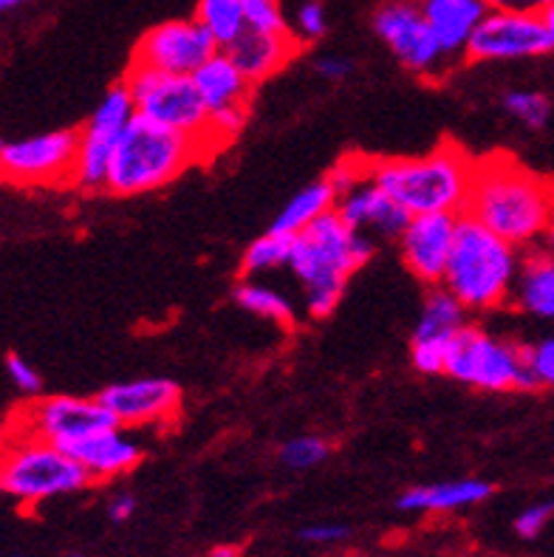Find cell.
Segmentation results:
<instances>
[{"label":"cell","mask_w":554,"mask_h":557,"mask_svg":"<svg viewBox=\"0 0 554 557\" xmlns=\"http://www.w3.org/2000/svg\"><path fill=\"white\" fill-rule=\"evenodd\" d=\"M464 215L476 219L518 249H534L554 219V184L495 153L476 162V178Z\"/></svg>","instance_id":"obj_1"},{"label":"cell","mask_w":554,"mask_h":557,"mask_svg":"<svg viewBox=\"0 0 554 557\" xmlns=\"http://www.w3.org/2000/svg\"><path fill=\"white\" fill-rule=\"evenodd\" d=\"M373 255V238L357 233L329 212L320 221L292 238L288 269L303 286V306L315 320H325L343 304L345 286L354 272L366 267Z\"/></svg>","instance_id":"obj_2"},{"label":"cell","mask_w":554,"mask_h":557,"mask_svg":"<svg viewBox=\"0 0 554 557\" xmlns=\"http://www.w3.org/2000/svg\"><path fill=\"white\" fill-rule=\"evenodd\" d=\"M368 178L410 215H430V212L461 215L467 210V198L476 178V159L447 141L424 156L371 159Z\"/></svg>","instance_id":"obj_3"},{"label":"cell","mask_w":554,"mask_h":557,"mask_svg":"<svg viewBox=\"0 0 554 557\" xmlns=\"http://www.w3.org/2000/svg\"><path fill=\"white\" fill-rule=\"evenodd\" d=\"M520 267L524 255L518 247L461 212L442 286L470 314H484L513 304Z\"/></svg>","instance_id":"obj_4"},{"label":"cell","mask_w":554,"mask_h":557,"mask_svg":"<svg viewBox=\"0 0 554 557\" xmlns=\"http://www.w3.org/2000/svg\"><path fill=\"white\" fill-rule=\"evenodd\" d=\"M198 162H210L201 141L136 113L113 156L106 193L131 198L162 190Z\"/></svg>","instance_id":"obj_5"},{"label":"cell","mask_w":554,"mask_h":557,"mask_svg":"<svg viewBox=\"0 0 554 557\" xmlns=\"http://www.w3.org/2000/svg\"><path fill=\"white\" fill-rule=\"evenodd\" d=\"M94 484L63 447L28 436H9L0 459V490L21 509L71 495Z\"/></svg>","instance_id":"obj_6"},{"label":"cell","mask_w":554,"mask_h":557,"mask_svg":"<svg viewBox=\"0 0 554 557\" xmlns=\"http://www.w3.org/2000/svg\"><path fill=\"white\" fill-rule=\"evenodd\" d=\"M444 376L476 391H490V394L538 388L529 371L527 346L487 332L484 325L478 323L464 325L456 339L450 343Z\"/></svg>","instance_id":"obj_7"},{"label":"cell","mask_w":554,"mask_h":557,"mask_svg":"<svg viewBox=\"0 0 554 557\" xmlns=\"http://www.w3.org/2000/svg\"><path fill=\"white\" fill-rule=\"evenodd\" d=\"M111 410L102 405V399H88V396H37L26 399V405L14 410L7 422L9 436H28L49 442V445L63 447L65 453L83 438L94 436L99 431L113 428Z\"/></svg>","instance_id":"obj_8"},{"label":"cell","mask_w":554,"mask_h":557,"mask_svg":"<svg viewBox=\"0 0 554 557\" xmlns=\"http://www.w3.org/2000/svg\"><path fill=\"white\" fill-rule=\"evenodd\" d=\"M125 85L131 88L134 106L139 116L193 136L204 145L207 125H210V108L196 88V79L184 74H164V71L127 65Z\"/></svg>","instance_id":"obj_9"},{"label":"cell","mask_w":554,"mask_h":557,"mask_svg":"<svg viewBox=\"0 0 554 557\" xmlns=\"http://www.w3.org/2000/svg\"><path fill=\"white\" fill-rule=\"evenodd\" d=\"M79 131H46V134L7 139L0 145V176L12 187H71L77 168Z\"/></svg>","instance_id":"obj_10"},{"label":"cell","mask_w":554,"mask_h":557,"mask_svg":"<svg viewBox=\"0 0 554 557\" xmlns=\"http://www.w3.org/2000/svg\"><path fill=\"white\" fill-rule=\"evenodd\" d=\"M134 120V97H131V88L122 79V83L108 88L106 97L99 99V106L88 116V122L79 127L77 168H74V182H71L74 190L106 193L113 156L120 148L122 134Z\"/></svg>","instance_id":"obj_11"},{"label":"cell","mask_w":554,"mask_h":557,"mask_svg":"<svg viewBox=\"0 0 554 557\" xmlns=\"http://www.w3.org/2000/svg\"><path fill=\"white\" fill-rule=\"evenodd\" d=\"M373 32L399 60L402 69L416 77H439L450 63L419 0H385L373 12Z\"/></svg>","instance_id":"obj_12"},{"label":"cell","mask_w":554,"mask_h":557,"mask_svg":"<svg viewBox=\"0 0 554 557\" xmlns=\"http://www.w3.org/2000/svg\"><path fill=\"white\" fill-rule=\"evenodd\" d=\"M218 51H221L218 42L207 35V28L196 17L164 21L139 37L131 54V65L193 77Z\"/></svg>","instance_id":"obj_13"},{"label":"cell","mask_w":554,"mask_h":557,"mask_svg":"<svg viewBox=\"0 0 554 557\" xmlns=\"http://www.w3.org/2000/svg\"><path fill=\"white\" fill-rule=\"evenodd\" d=\"M99 399L111 410L113 422L127 431L168 428L182 413V388L164 376L113 382L99 391Z\"/></svg>","instance_id":"obj_14"},{"label":"cell","mask_w":554,"mask_h":557,"mask_svg":"<svg viewBox=\"0 0 554 557\" xmlns=\"http://www.w3.org/2000/svg\"><path fill=\"white\" fill-rule=\"evenodd\" d=\"M554 51L541 14L490 12L476 28L467 57L470 63H506V60H529Z\"/></svg>","instance_id":"obj_15"},{"label":"cell","mask_w":554,"mask_h":557,"mask_svg":"<svg viewBox=\"0 0 554 557\" xmlns=\"http://www.w3.org/2000/svg\"><path fill=\"white\" fill-rule=\"evenodd\" d=\"M467 323H470V311L458 304V297L450 295L444 286H433L424 297L410 337V362L416 371L424 376L444 374L450 343Z\"/></svg>","instance_id":"obj_16"},{"label":"cell","mask_w":554,"mask_h":557,"mask_svg":"<svg viewBox=\"0 0 554 557\" xmlns=\"http://www.w3.org/2000/svg\"><path fill=\"white\" fill-rule=\"evenodd\" d=\"M458 215L453 212H430L414 215L399 235V252L407 272L424 286H442L447 272L453 244H456Z\"/></svg>","instance_id":"obj_17"},{"label":"cell","mask_w":554,"mask_h":557,"mask_svg":"<svg viewBox=\"0 0 554 557\" xmlns=\"http://www.w3.org/2000/svg\"><path fill=\"white\" fill-rule=\"evenodd\" d=\"M340 219L345 224L357 230V233L368 235V238H396L405 233L407 221L414 219L405 207H399L387 196L379 184L371 178L357 184L354 190L343 193L337 201Z\"/></svg>","instance_id":"obj_18"},{"label":"cell","mask_w":554,"mask_h":557,"mask_svg":"<svg viewBox=\"0 0 554 557\" xmlns=\"http://www.w3.org/2000/svg\"><path fill=\"white\" fill-rule=\"evenodd\" d=\"M74 461H79L91 481H111L131 473L141 461V447L127 428L113 424L108 431H99L94 436L83 438L79 445L69 450Z\"/></svg>","instance_id":"obj_19"},{"label":"cell","mask_w":554,"mask_h":557,"mask_svg":"<svg viewBox=\"0 0 554 557\" xmlns=\"http://www.w3.org/2000/svg\"><path fill=\"white\" fill-rule=\"evenodd\" d=\"M300 46L303 42L292 32H258V28H246L244 35L224 51L244 71V77L253 85H258L267 83L278 71L286 69L297 57Z\"/></svg>","instance_id":"obj_20"},{"label":"cell","mask_w":554,"mask_h":557,"mask_svg":"<svg viewBox=\"0 0 554 557\" xmlns=\"http://www.w3.org/2000/svg\"><path fill=\"white\" fill-rule=\"evenodd\" d=\"M419 3L433 35L442 42L444 54L450 60L467 57V46L476 28L490 14L484 0H419Z\"/></svg>","instance_id":"obj_21"},{"label":"cell","mask_w":554,"mask_h":557,"mask_svg":"<svg viewBox=\"0 0 554 557\" xmlns=\"http://www.w3.org/2000/svg\"><path fill=\"white\" fill-rule=\"evenodd\" d=\"M492 495L490 481L481 479H453L439 484H421L410 487L396 498L402 512H458L476 504H484Z\"/></svg>","instance_id":"obj_22"},{"label":"cell","mask_w":554,"mask_h":557,"mask_svg":"<svg viewBox=\"0 0 554 557\" xmlns=\"http://www.w3.org/2000/svg\"><path fill=\"white\" fill-rule=\"evenodd\" d=\"M193 79H196L198 94H201V99L207 102L210 111L249 106V97H253L255 88L226 51L212 54L210 60L193 74Z\"/></svg>","instance_id":"obj_23"},{"label":"cell","mask_w":554,"mask_h":557,"mask_svg":"<svg viewBox=\"0 0 554 557\" xmlns=\"http://www.w3.org/2000/svg\"><path fill=\"white\" fill-rule=\"evenodd\" d=\"M509 306L529 318L554 323V261L529 249V255H524V267H520Z\"/></svg>","instance_id":"obj_24"},{"label":"cell","mask_w":554,"mask_h":557,"mask_svg":"<svg viewBox=\"0 0 554 557\" xmlns=\"http://www.w3.org/2000/svg\"><path fill=\"white\" fill-rule=\"evenodd\" d=\"M337 190L331 187L329 178H317V182L306 184L303 190H297L295 196L288 198L286 205H283V210L274 215L272 221V233L278 235H288V238H295V235H300L303 230H309L315 221H320L323 215H329V212L337 210Z\"/></svg>","instance_id":"obj_25"},{"label":"cell","mask_w":554,"mask_h":557,"mask_svg":"<svg viewBox=\"0 0 554 557\" xmlns=\"http://www.w3.org/2000/svg\"><path fill=\"white\" fill-rule=\"evenodd\" d=\"M235 297V304L241 306L244 311L255 314V318H263V320H272L278 325H295L297 320V311L295 304L288 300L283 292H278L274 286H267V283H258V281H241L232 292Z\"/></svg>","instance_id":"obj_26"},{"label":"cell","mask_w":554,"mask_h":557,"mask_svg":"<svg viewBox=\"0 0 554 557\" xmlns=\"http://www.w3.org/2000/svg\"><path fill=\"white\" fill-rule=\"evenodd\" d=\"M196 21L207 28V35L218 42L221 51L230 49L249 28L241 0H198Z\"/></svg>","instance_id":"obj_27"},{"label":"cell","mask_w":554,"mask_h":557,"mask_svg":"<svg viewBox=\"0 0 554 557\" xmlns=\"http://www.w3.org/2000/svg\"><path fill=\"white\" fill-rule=\"evenodd\" d=\"M288 258H292V238L269 230V233H263L246 247L244 258H241V269H244L246 277H258L263 272L288 267Z\"/></svg>","instance_id":"obj_28"},{"label":"cell","mask_w":554,"mask_h":557,"mask_svg":"<svg viewBox=\"0 0 554 557\" xmlns=\"http://www.w3.org/2000/svg\"><path fill=\"white\" fill-rule=\"evenodd\" d=\"M504 111L518 120L529 131H541L552 120V99L541 91H529V88H515L501 97Z\"/></svg>","instance_id":"obj_29"},{"label":"cell","mask_w":554,"mask_h":557,"mask_svg":"<svg viewBox=\"0 0 554 557\" xmlns=\"http://www.w3.org/2000/svg\"><path fill=\"white\" fill-rule=\"evenodd\" d=\"M246 120H249V106L210 111V125H207V136H204L207 159H212L218 150L230 148L232 141L238 139L241 131L246 127Z\"/></svg>","instance_id":"obj_30"},{"label":"cell","mask_w":554,"mask_h":557,"mask_svg":"<svg viewBox=\"0 0 554 557\" xmlns=\"http://www.w3.org/2000/svg\"><path fill=\"white\" fill-rule=\"evenodd\" d=\"M331 456V445L323 436H295L283 442L281 447V465L288 470H311V467L323 465Z\"/></svg>","instance_id":"obj_31"},{"label":"cell","mask_w":554,"mask_h":557,"mask_svg":"<svg viewBox=\"0 0 554 557\" xmlns=\"http://www.w3.org/2000/svg\"><path fill=\"white\" fill-rule=\"evenodd\" d=\"M241 7H244L249 28H258V32H292L286 17H283L281 0H241Z\"/></svg>","instance_id":"obj_32"},{"label":"cell","mask_w":554,"mask_h":557,"mask_svg":"<svg viewBox=\"0 0 554 557\" xmlns=\"http://www.w3.org/2000/svg\"><path fill=\"white\" fill-rule=\"evenodd\" d=\"M368 170H371V159L368 156H345V159H340L334 168L329 170V182L331 187L337 190V196H343V193L354 190L357 184L368 182Z\"/></svg>","instance_id":"obj_33"},{"label":"cell","mask_w":554,"mask_h":557,"mask_svg":"<svg viewBox=\"0 0 554 557\" xmlns=\"http://www.w3.org/2000/svg\"><path fill=\"white\" fill-rule=\"evenodd\" d=\"M329 32V14H325V7L320 0H309L303 3L295 14V28L292 35L300 42H315Z\"/></svg>","instance_id":"obj_34"},{"label":"cell","mask_w":554,"mask_h":557,"mask_svg":"<svg viewBox=\"0 0 554 557\" xmlns=\"http://www.w3.org/2000/svg\"><path fill=\"white\" fill-rule=\"evenodd\" d=\"M527 362L538 388H554V334L527 346Z\"/></svg>","instance_id":"obj_35"},{"label":"cell","mask_w":554,"mask_h":557,"mask_svg":"<svg viewBox=\"0 0 554 557\" xmlns=\"http://www.w3.org/2000/svg\"><path fill=\"white\" fill-rule=\"evenodd\" d=\"M3 366H7V376L9 382L14 385V391L23 396V399H37L42 391V380L40 374L35 371V366L28 360H23L21 354H7V360H3Z\"/></svg>","instance_id":"obj_36"},{"label":"cell","mask_w":554,"mask_h":557,"mask_svg":"<svg viewBox=\"0 0 554 557\" xmlns=\"http://www.w3.org/2000/svg\"><path fill=\"white\" fill-rule=\"evenodd\" d=\"M552 518H554V502L529 504V507L520 509L518 518H515V532H518L524 541H532V537H538L543 530H546Z\"/></svg>","instance_id":"obj_37"},{"label":"cell","mask_w":554,"mask_h":557,"mask_svg":"<svg viewBox=\"0 0 554 557\" xmlns=\"http://www.w3.org/2000/svg\"><path fill=\"white\" fill-rule=\"evenodd\" d=\"M352 537V530L345 523H309L300 530V541L311 546H337Z\"/></svg>","instance_id":"obj_38"},{"label":"cell","mask_w":554,"mask_h":557,"mask_svg":"<svg viewBox=\"0 0 554 557\" xmlns=\"http://www.w3.org/2000/svg\"><path fill=\"white\" fill-rule=\"evenodd\" d=\"M315 71L323 79H331V83H343L354 74V63L343 54H323L315 60Z\"/></svg>","instance_id":"obj_39"},{"label":"cell","mask_w":554,"mask_h":557,"mask_svg":"<svg viewBox=\"0 0 554 557\" xmlns=\"http://www.w3.org/2000/svg\"><path fill=\"white\" fill-rule=\"evenodd\" d=\"M490 12H515V14H541L552 0H484Z\"/></svg>","instance_id":"obj_40"},{"label":"cell","mask_w":554,"mask_h":557,"mask_svg":"<svg viewBox=\"0 0 554 557\" xmlns=\"http://www.w3.org/2000/svg\"><path fill=\"white\" fill-rule=\"evenodd\" d=\"M136 512V498L131 493H116L108 502V518H111L113 523H125L131 521Z\"/></svg>","instance_id":"obj_41"},{"label":"cell","mask_w":554,"mask_h":557,"mask_svg":"<svg viewBox=\"0 0 554 557\" xmlns=\"http://www.w3.org/2000/svg\"><path fill=\"white\" fill-rule=\"evenodd\" d=\"M534 252H541L543 258L554 261V219L549 221V226L543 230V235L538 238V244H534Z\"/></svg>","instance_id":"obj_42"},{"label":"cell","mask_w":554,"mask_h":557,"mask_svg":"<svg viewBox=\"0 0 554 557\" xmlns=\"http://www.w3.org/2000/svg\"><path fill=\"white\" fill-rule=\"evenodd\" d=\"M541 21H543V26H546L549 40H552V46H554V0L541 12Z\"/></svg>","instance_id":"obj_43"},{"label":"cell","mask_w":554,"mask_h":557,"mask_svg":"<svg viewBox=\"0 0 554 557\" xmlns=\"http://www.w3.org/2000/svg\"><path fill=\"white\" fill-rule=\"evenodd\" d=\"M210 557H241V552H238V546L224 544V546H216V549L210 552Z\"/></svg>","instance_id":"obj_44"},{"label":"cell","mask_w":554,"mask_h":557,"mask_svg":"<svg viewBox=\"0 0 554 557\" xmlns=\"http://www.w3.org/2000/svg\"><path fill=\"white\" fill-rule=\"evenodd\" d=\"M23 3H28V0H0V9H3V12H14V9H21Z\"/></svg>","instance_id":"obj_45"},{"label":"cell","mask_w":554,"mask_h":557,"mask_svg":"<svg viewBox=\"0 0 554 557\" xmlns=\"http://www.w3.org/2000/svg\"><path fill=\"white\" fill-rule=\"evenodd\" d=\"M69 557H79V555H69Z\"/></svg>","instance_id":"obj_46"},{"label":"cell","mask_w":554,"mask_h":557,"mask_svg":"<svg viewBox=\"0 0 554 557\" xmlns=\"http://www.w3.org/2000/svg\"><path fill=\"white\" fill-rule=\"evenodd\" d=\"M14 557H23V555H14Z\"/></svg>","instance_id":"obj_47"}]
</instances>
